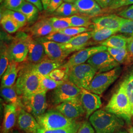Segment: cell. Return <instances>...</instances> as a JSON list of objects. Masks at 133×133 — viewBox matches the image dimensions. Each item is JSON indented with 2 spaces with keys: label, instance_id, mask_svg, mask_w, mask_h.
I'll return each instance as SVG.
<instances>
[{
  "label": "cell",
  "instance_id": "cell-1",
  "mask_svg": "<svg viewBox=\"0 0 133 133\" xmlns=\"http://www.w3.org/2000/svg\"><path fill=\"white\" fill-rule=\"evenodd\" d=\"M105 110L123 119L126 123H131L132 119L131 108L123 82L112 96Z\"/></svg>",
  "mask_w": 133,
  "mask_h": 133
},
{
  "label": "cell",
  "instance_id": "cell-2",
  "mask_svg": "<svg viewBox=\"0 0 133 133\" xmlns=\"http://www.w3.org/2000/svg\"><path fill=\"white\" fill-rule=\"evenodd\" d=\"M89 120L96 133H114L124 124L123 119L103 109L96 111Z\"/></svg>",
  "mask_w": 133,
  "mask_h": 133
},
{
  "label": "cell",
  "instance_id": "cell-3",
  "mask_svg": "<svg viewBox=\"0 0 133 133\" xmlns=\"http://www.w3.org/2000/svg\"><path fill=\"white\" fill-rule=\"evenodd\" d=\"M20 67L19 74L15 83L17 94L21 97L27 96L42 90L38 74L33 71L28 63Z\"/></svg>",
  "mask_w": 133,
  "mask_h": 133
},
{
  "label": "cell",
  "instance_id": "cell-4",
  "mask_svg": "<svg viewBox=\"0 0 133 133\" xmlns=\"http://www.w3.org/2000/svg\"><path fill=\"white\" fill-rule=\"evenodd\" d=\"M97 72L88 63L72 66L67 70V79L80 88L86 89Z\"/></svg>",
  "mask_w": 133,
  "mask_h": 133
},
{
  "label": "cell",
  "instance_id": "cell-5",
  "mask_svg": "<svg viewBox=\"0 0 133 133\" xmlns=\"http://www.w3.org/2000/svg\"><path fill=\"white\" fill-rule=\"evenodd\" d=\"M36 119L41 128L56 130L68 127L76 122V120L69 119L57 110L49 109Z\"/></svg>",
  "mask_w": 133,
  "mask_h": 133
},
{
  "label": "cell",
  "instance_id": "cell-6",
  "mask_svg": "<svg viewBox=\"0 0 133 133\" xmlns=\"http://www.w3.org/2000/svg\"><path fill=\"white\" fill-rule=\"evenodd\" d=\"M121 72V68L118 66L111 71L97 74L86 89L101 95L119 77Z\"/></svg>",
  "mask_w": 133,
  "mask_h": 133
},
{
  "label": "cell",
  "instance_id": "cell-7",
  "mask_svg": "<svg viewBox=\"0 0 133 133\" xmlns=\"http://www.w3.org/2000/svg\"><path fill=\"white\" fill-rule=\"evenodd\" d=\"M81 88L66 79L54 89L53 103L57 105L66 102L81 100Z\"/></svg>",
  "mask_w": 133,
  "mask_h": 133
},
{
  "label": "cell",
  "instance_id": "cell-8",
  "mask_svg": "<svg viewBox=\"0 0 133 133\" xmlns=\"http://www.w3.org/2000/svg\"><path fill=\"white\" fill-rule=\"evenodd\" d=\"M46 91H41L31 95L21 97L24 109L36 118L43 114L48 108Z\"/></svg>",
  "mask_w": 133,
  "mask_h": 133
},
{
  "label": "cell",
  "instance_id": "cell-9",
  "mask_svg": "<svg viewBox=\"0 0 133 133\" xmlns=\"http://www.w3.org/2000/svg\"><path fill=\"white\" fill-rule=\"evenodd\" d=\"M27 36L24 32H19L8 45L10 61L20 63L26 60L28 54Z\"/></svg>",
  "mask_w": 133,
  "mask_h": 133
},
{
  "label": "cell",
  "instance_id": "cell-10",
  "mask_svg": "<svg viewBox=\"0 0 133 133\" xmlns=\"http://www.w3.org/2000/svg\"><path fill=\"white\" fill-rule=\"evenodd\" d=\"M87 63L90 65L97 74L111 71L119 66L120 64L107 50L95 54L87 61Z\"/></svg>",
  "mask_w": 133,
  "mask_h": 133
},
{
  "label": "cell",
  "instance_id": "cell-11",
  "mask_svg": "<svg viewBox=\"0 0 133 133\" xmlns=\"http://www.w3.org/2000/svg\"><path fill=\"white\" fill-rule=\"evenodd\" d=\"M107 47L102 45L85 48L73 54L60 68L64 69L67 71L72 66L84 64L95 54L107 50Z\"/></svg>",
  "mask_w": 133,
  "mask_h": 133
},
{
  "label": "cell",
  "instance_id": "cell-12",
  "mask_svg": "<svg viewBox=\"0 0 133 133\" xmlns=\"http://www.w3.org/2000/svg\"><path fill=\"white\" fill-rule=\"evenodd\" d=\"M27 42L28 47V54L26 61L31 65H34L42 62L47 56L42 42L38 39L33 38L28 35Z\"/></svg>",
  "mask_w": 133,
  "mask_h": 133
},
{
  "label": "cell",
  "instance_id": "cell-13",
  "mask_svg": "<svg viewBox=\"0 0 133 133\" xmlns=\"http://www.w3.org/2000/svg\"><path fill=\"white\" fill-rule=\"evenodd\" d=\"M55 109L69 119H76L85 115V111L81 104V100L62 103L57 105Z\"/></svg>",
  "mask_w": 133,
  "mask_h": 133
},
{
  "label": "cell",
  "instance_id": "cell-14",
  "mask_svg": "<svg viewBox=\"0 0 133 133\" xmlns=\"http://www.w3.org/2000/svg\"><path fill=\"white\" fill-rule=\"evenodd\" d=\"M81 89V103L85 111L86 118L87 119L101 107L102 101L100 96L97 94L86 89Z\"/></svg>",
  "mask_w": 133,
  "mask_h": 133
},
{
  "label": "cell",
  "instance_id": "cell-15",
  "mask_svg": "<svg viewBox=\"0 0 133 133\" xmlns=\"http://www.w3.org/2000/svg\"><path fill=\"white\" fill-rule=\"evenodd\" d=\"M94 30L84 32L73 37L68 43L62 44L63 48L69 54L73 52L79 51L91 44Z\"/></svg>",
  "mask_w": 133,
  "mask_h": 133
},
{
  "label": "cell",
  "instance_id": "cell-16",
  "mask_svg": "<svg viewBox=\"0 0 133 133\" xmlns=\"http://www.w3.org/2000/svg\"><path fill=\"white\" fill-rule=\"evenodd\" d=\"M124 18L115 14L102 16L92 18L94 30L110 29L118 31Z\"/></svg>",
  "mask_w": 133,
  "mask_h": 133
},
{
  "label": "cell",
  "instance_id": "cell-17",
  "mask_svg": "<svg viewBox=\"0 0 133 133\" xmlns=\"http://www.w3.org/2000/svg\"><path fill=\"white\" fill-rule=\"evenodd\" d=\"M18 111L17 123L19 128L25 133H38L41 127L33 115L23 108Z\"/></svg>",
  "mask_w": 133,
  "mask_h": 133
},
{
  "label": "cell",
  "instance_id": "cell-18",
  "mask_svg": "<svg viewBox=\"0 0 133 133\" xmlns=\"http://www.w3.org/2000/svg\"><path fill=\"white\" fill-rule=\"evenodd\" d=\"M39 39L43 43L46 55L49 59L53 61L64 62L69 55L63 48L62 43Z\"/></svg>",
  "mask_w": 133,
  "mask_h": 133
},
{
  "label": "cell",
  "instance_id": "cell-19",
  "mask_svg": "<svg viewBox=\"0 0 133 133\" xmlns=\"http://www.w3.org/2000/svg\"><path fill=\"white\" fill-rule=\"evenodd\" d=\"M29 32L34 38H42L54 32V30L48 18H44L36 22L29 29Z\"/></svg>",
  "mask_w": 133,
  "mask_h": 133
},
{
  "label": "cell",
  "instance_id": "cell-20",
  "mask_svg": "<svg viewBox=\"0 0 133 133\" xmlns=\"http://www.w3.org/2000/svg\"><path fill=\"white\" fill-rule=\"evenodd\" d=\"M74 4L79 14L91 17L102 11L101 8L95 0H76Z\"/></svg>",
  "mask_w": 133,
  "mask_h": 133
},
{
  "label": "cell",
  "instance_id": "cell-21",
  "mask_svg": "<svg viewBox=\"0 0 133 133\" xmlns=\"http://www.w3.org/2000/svg\"><path fill=\"white\" fill-rule=\"evenodd\" d=\"M17 111V107L15 105L10 104L4 105L2 133H9L13 128L16 123Z\"/></svg>",
  "mask_w": 133,
  "mask_h": 133
},
{
  "label": "cell",
  "instance_id": "cell-22",
  "mask_svg": "<svg viewBox=\"0 0 133 133\" xmlns=\"http://www.w3.org/2000/svg\"><path fill=\"white\" fill-rule=\"evenodd\" d=\"M64 62L53 61L46 57L42 62L36 65H29L32 70L38 75L48 76L49 74L53 70L60 68L61 66L64 64Z\"/></svg>",
  "mask_w": 133,
  "mask_h": 133
},
{
  "label": "cell",
  "instance_id": "cell-23",
  "mask_svg": "<svg viewBox=\"0 0 133 133\" xmlns=\"http://www.w3.org/2000/svg\"><path fill=\"white\" fill-rule=\"evenodd\" d=\"M20 70V66L18 63L10 61L9 66L2 76L1 86L11 87L14 85Z\"/></svg>",
  "mask_w": 133,
  "mask_h": 133
},
{
  "label": "cell",
  "instance_id": "cell-24",
  "mask_svg": "<svg viewBox=\"0 0 133 133\" xmlns=\"http://www.w3.org/2000/svg\"><path fill=\"white\" fill-rule=\"evenodd\" d=\"M1 95L4 100L10 104L15 105L18 109H24L21 97L17 94L15 84L11 87H2L1 88Z\"/></svg>",
  "mask_w": 133,
  "mask_h": 133
},
{
  "label": "cell",
  "instance_id": "cell-25",
  "mask_svg": "<svg viewBox=\"0 0 133 133\" xmlns=\"http://www.w3.org/2000/svg\"><path fill=\"white\" fill-rule=\"evenodd\" d=\"M129 39V37L124 35H114L101 44L107 48H127Z\"/></svg>",
  "mask_w": 133,
  "mask_h": 133
},
{
  "label": "cell",
  "instance_id": "cell-26",
  "mask_svg": "<svg viewBox=\"0 0 133 133\" xmlns=\"http://www.w3.org/2000/svg\"><path fill=\"white\" fill-rule=\"evenodd\" d=\"M1 25L5 31L13 34L17 31L20 27L9 14L3 12L1 14Z\"/></svg>",
  "mask_w": 133,
  "mask_h": 133
},
{
  "label": "cell",
  "instance_id": "cell-27",
  "mask_svg": "<svg viewBox=\"0 0 133 133\" xmlns=\"http://www.w3.org/2000/svg\"><path fill=\"white\" fill-rule=\"evenodd\" d=\"M66 18L71 27L91 28V25H93L91 17L88 16L76 14Z\"/></svg>",
  "mask_w": 133,
  "mask_h": 133
},
{
  "label": "cell",
  "instance_id": "cell-28",
  "mask_svg": "<svg viewBox=\"0 0 133 133\" xmlns=\"http://www.w3.org/2000/svg\"><path fill=\"white\" fill-rule=\"evenodd\" d=\"M15 11L24 14L28 22H32L37 18L39 10L32 4L25 1L23 5Z\"/></svg>",
  "mask_w": 133,
  "mask_h": 133
},
{
  "label": "cell",
  "instance_id": "cell-29",
  "mask_svg": "<svg viewBox=\"0 0 133 133\" xmlns=\"http://www.w3.org/2000/svg\"><path fill=\"white\" fill-rule=\"evenodd\" d=\"M55 12L56 15L63 17H70L79 14L75 4L66 2H64Z\"/></svg>",
  "mask_w": 133,
  "mask_h": 133
},
{
  "label": "cell",
  "instance_id": "cell-30",
  "mask_svg": "<svg viewBox=\"0 0 133 133\" xmlns=\"http://www.w3.org/2000/svg\"><path fill=\"white\" fill-rule=\"evenodd\" d=\"M8 45L5 43H1L0 52V76L3 75L10 62Z\"/></svg>",
  "mask_w": 133,
  "mask_h": 133
},
{
  "label": "cell",
  "instance_id": "cell-31",
  "mask_svg": "<svg viewBox=\"0 0 133 133\" xmlns=\"http://www.w3.org/2000/svg\"><path fill=\"white\" fill-rule=\"evenodd\" d=\"M118 32L117 30L110 29H103L99 30H94L92 39L96 43H102Z\"/></svg>",
  "mask_w": 133,
  "mask_h": 133
},
{
  "label": "cell",
  "instance_id": "cell-32",
  "mask_svg": "<svg viewBox=\"0 0 133 133\" xmlns=\"http://www.w3.org/2000/svg\"><path fill=\"white\" fill-rule=\"evenodd\" d=\"M38 76L41 89L42 91H45L46 92L48 90L55 89L64 81H56L49 76H43L40 75H38Z\"/></svg>",
  "mask_w": 133,
  "mask_h": 133
},
{
  "label": "cell",
  "instance_id": "cell-33",
  "mask_svg": "<svg viewBox=\"0 0 133 133\" xmlns=\"http://www.w3.org/2000/svg\"><path fill=\"white\" fill-rule=\"evenodd\" d=\"M48 19L52 26L54 32L71 27L66 17H52Z\"/></svg>",
  "mask_w": 133,
  "mask_h": 133
},
{
  "label": "cell",
  "instance_id": "cell-34",
  "mask_svg": "<svg viewBox=\"0 0 133 133\" xmlns=\"http://www.w3.org/2000/svg\"><path fill=\"white\" fill-rule=\"evenodd\" d=\"M73 37H71L61 33L59 32H54L49 34L45 37H44L43 39H40L42 41H52L55 43L65 44L68 43Z\"/></svg>",
  "mask_w": 133,
  "mask_h": 133
},
{
  "label": "cell",
  "instance_id": "cell-35",
  "mask_svg": "<svg viewBox=\"0 0 133 133\" xmlns=\"http://www.w3.org/2000/svg\"><path fill=\"white\" fill-rule=\"evenodd\" d=\"M81 123L76 121L71 126L65 128L56 130H45L42 128L38 129V133H77Z\"/></svg>",
  "mask_w": 133,
  "mask_h": 133
},
{
  "label": "cell",
  "instance_id": "cell-36",
  "mask_svg": "<svg viewBox=\"0 0 133 133\" xmlns=\"http://www.w3.org/2000/svg\"><path fill=\"white\" fill-rule=\"evenodd\" d=\"M131 108V113L133 118V72L123 82Z\"/></svg>",
  "mask_w": 133,
  "mask_h": 133
},
{
  "label": "cell",
  "instance_id": "cell-37",
  "mask_svg": "<svg viewBox=\"0 0 133 133\" xmlns=\"http://www.w3.org/2000/svg\"><path fill=\"white\" fill-rule=\"evenodd\" d=\"M94 30L93 28H87V27H70L64 29L60 30L58 32L66 35L67 36L74 37L79 34H81L84 32H88Z\"/></svg>",
  "mask_w": 133,
  "mask_h": 133
},
{
  "label": "cell",
  "instance_id": "cell-38",
  "mask_svg": "<svg viewBox=\"0 0 133 133\" xmlns=\"http://www.w3.org/2000/svg\"><path fill=\"white\" fill-rule=\"evenodd\" d=\"M118 32L125 35L127 37H133V20L124 18Z\"/></svg>",
  "mask_w": 133,
  "mask_h": 133
},
{
  "label": "cell",
  "instance_id": "cell-39",
  "mask_svg": "<svg viewBox=\"0 0 133 133\" xmlns=\"http://www.w3.org/2000/svg\"><path fill=\"white\" fill-rule=\"evenodd\" d=\"M5 13L9 14L14 20L19 24L20 28L23 27L28 22L26 17L24 14L19 11H16L11 10H6L4 11Z\"/></svg>",
  "mask_w": 133,
  "mask_h": 133
},
{
  "label": "cell",
  "instance_id": "cell-40",
  "mask_svg": "<svg viewBox=\"0 0 133 133\" xmlns=\"http://www.w3.org/2000/svg\"><path fill=\"white\" fill-rule=\"evenodd\" d=\"M48 76L56 81L61 82L67 79V71L64 69L59 68L51 71Z\"/></svg>",
  "mask_w": 133,
  "mask_h": 133
},
{
  "label": "cell",
  "instance_id": "cell-41",
  "mask_svg": "<svg viewBox=\"0 0 133 133\" xmlns=\"http://www.w3.org/2000/svg\"><path fill=\"white\" fill-rule=\"evenodd\" d=\"M25 2V0H3L2 3L4 7L6 10H16L19 8Z\"/></svg>",
  "mask_w": 133,
  "mask_h": 133
},
{
  "label": "cell",
  "instance_id": "cell-42",
  "mask_svg": "<svg viewBox=\"0 0 133 133\" xmlns=\"http://www.w3.org/2000/svg\"><path fill=\"white\" fill-rule=\"evenodd\" d=\"M132 4H133V0H114L108 9L115 10Z\"/></svg>",
  "mask_w": 133,
  "mask_h": 133
},
{
  "label": "cell",
  "instance_id": "cell-43",
  "mask_svg": "<svg viewBox=\"0 0 133 133\" xmlns=\"http://www.w3.org/2000/svg\"><path fill=\"white\" fill-rule=\"evenodd\" d=\"M77 133H96L92 125L89 122L85 121L81 123Z\"/></svg>",
  "mask_w": 133,
  "mask_h": 133
},
{
  "label": "cell",
  "instance_id": "cell-44",
  "mask_svg": "<svg viewBox=\"0 0 133 133\" xmlns=\"http://www.w3.org/2000/svg\"><path fill=\"white\" fill-rule=\"evenodd\" d=\"M118 15L125 19L133 20V5L120 11Z\"/></svg>",
  "mask_w": 133,
  "mask_h": 133
},
{
  "label": "cell",
  "instance_id": "cell-45",
  "mask_svg": "<svg viewBox=\"0 0 133 133\" xmlns=\"http://www.w3.org/2000/svg\"><path fill=\"white\" fill-rule=\"evenodd\" d=\"M63 0H50L47 11L49 13H53L64 3Z\"/></svg>",
  "mask_w": 133,
  "mask_h": 133
},
{
  "label": "cell",
  "instance_id": "cell-46",
  "mask_svg": "<svg viewBox=\"0 0 133 133\" xmlns=\"http://www.w3.org/2000/svg\"><path fill=\"white\" fill-rule=\"evenodd\" d=\"M128 57V51L127 48H124L122 51L115 57L114 59L119 64L123 63L125 61H127Z\"/></svg>",
  "mask_w": 133,
  "mask_h": 133
},
{
  "label": "cell",
  "instance_id": "cell-47",
  "mask_svg": "<svg viewBox=\"0 0 133 133\" xmlns=\"http://www.w3.org/2000/svg\"><path fill=\"white\" fill-rule=\"evenodd\" d=\"M127 50L128 51V57L126 61L130 62L133 60V37H129L127 45Z\"/></svg>",
  "mask_w": 133,
  "mask_h": 133
},
{
  "label": "cell",
  "instance_id": "cell-48",
  "mask_svg": "<svg viewBox=\"0 0 133 133\" xmlns=\"http://www.w3.org/2000/svg\"><path fill=\"white\" fill-rule=\"evenodd\" d=\"M103 9H108L111 5L114 0H95Z\"/></svg>",
  "mask_w": 133,
  "mask_h": 133
},
{
  "label": "cell",
  "instance_id": "cell-49",
  "mask_svg": "<svg viewBox=\"0 0 133 133\" xmlns=\"http://www.w3.org/2000/svg\"><path fill=\"white\" fill-rule=\"evenodd\" d=\"M124 48H108L107 51L109 52L110 55L114 58Z\"/></svg>",
  "mask_w": 133,
  "mask_h": 133
},
{
  "label": "cell",
  "instance_id": "cell-50",
  "mask_svg": "<svg viewBox=\"0 0 133 133\" xmlns=\"http://www.w3.org/2000/svg\"><path fill=\"white\" fill-rule=\"evenodd\" d=\"M25 1L30 3H31L35 6H36L40 11H42L43 9V4L42 3L41 0H25Z\"/></svg>",
  "mask_w": 133,
  "mask_h": 133
},
{
  "label": "cell",
  "instance_id": "cell-51",
  "mask_svg": "<svg viewBox=\"0 0 133 133\" xmlns=\"http://www.w3.org/2000/svg\"><path fill=\"white\" fill-rule=\"evenodd\" d=\"M41 1H42V3L43 4V9L45 10H47L48 7L49 5L50 4V0H41Z\"/></svg>",
  "mask_w": 133,
  "mask_h": 133
},
{
  "label": "cell",
  "instance_id": "cell-52",
  "mask_svg": "<svg viewBox=\"0 0 133 133\" xmlns=\"http://www.w3.org/2000/svg\"><path fill=\"white\" fill-rule=\"evenodd\" d=\"M76 0H63V1L64 2H66V3H75V2H76Z\"/></svg>",
  "mask_w": 133,
  "mask_h": 133
},
{
  "label": "cell",
  "instance_id": "cell-53",
  "mask_svg": "<svg viewBox=\"0 0 133 133\" xmlns=\"http://www.w3.org/2000/svg\"><path fill=\"white\" fill-rule=\"evenodd\" d=\"M129 132L130 133H133V127H131L129 129Z\"/></svg>",
  "mask_w": 133,
  "mask_h": 133
},
{
  "label": "cell",
  "instance_id": "cell-54",
  "mask_svg": "<svg viewBox=\"0 0 133 133\" xmlns=\"http://www.w3.org/2000/svg\"><path fill=\"white\" fill-rule=\"evenodd\" d=\"M9 133H20L19 132H18V131L17 130H14V131H10Z\"/></svg>",
  "mask_w": 133,
  "mask_h": 133
},
{
  "label": "cell",
  "instance_id": "cell-55",
  "mask_svg": "<svg viewBox=\"0 0 133 133\" xmlns=\"http://www.w3.org/2000/svg\"><path fill=\"white\" fill-rule=\"evenodd\" d=\"M118 133H127V132H124V131H122V132H119Z\"/></svg>",
  "mask_w": 133,
  "mask_h": 133
},
{
  "label": "cell",
  "instance_id": "cell-56",
  "mask_svg": "<svg viewBox=\"0 0 133 133\" xmlns=\"http://www.w3.org/2000/svg\"><path fill=\"white\" fill-rule=\"evenodd\" d=\"M2 1H3V0H1V3L2 2Z\"/></svg>",
  "mask_w": 133,
  "mask_h": 133
},
{
  "label": "cell",
  "instance_id": "cell-57",
  "mask_svg": "<svg viewBox=\"0 0 133 133\" xmlns=\"http://www.w3.org/2000/svg\"></svg>",
  "mask_w": 133,
  "mask_h": 133
}]
</instances>
